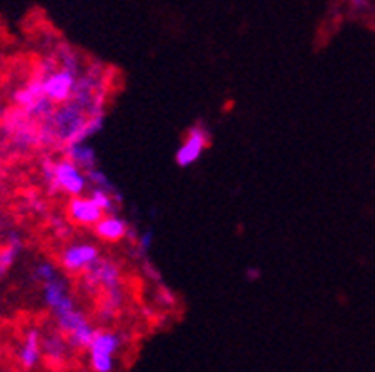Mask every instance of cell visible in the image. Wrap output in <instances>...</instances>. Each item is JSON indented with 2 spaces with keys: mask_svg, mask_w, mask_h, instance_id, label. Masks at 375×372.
<instances>
[{
  "mask_svg": "<svg viewBox=\"0 0 375 372\" xmlns=\"http://www.w3.org/2000/svg\"><path fill=\"white\" fill-rule=\"evenodd\" d=\"M50 311L56 317L57 327L63 333V336L67 339L69 346H73L74 350L88 348L96 329L88 323L82 311L74 308V300L71 299V294L67 299H63L56 308H51Z\"/></svg>",
  "mask_w": 375,
  "mask_h": 372,
  "instance_id": "obj_1",
  "label": "cell"
},
{
  "mask_svg": "<svg viewBox=\"0 0 375 372\" xmlns=\"http://www.w3.org/2000/svg\"><path fill=\"white\" fill-rule=\"evenodd\" d=\"M42 175H44L46 182L51 186V190L63 192L69 196L84 194V190L90 185L88 173L69 158L59 160V162L46 160L42 164Z\"/></svg>",
  "mask_w": 375,
  "mask_h": 372,
  "instance_id": "obj_2",
  "label": "cell"
},
{
  "mask_svg": "<svg viewBox=\"0 0 375 372\" xmlns=\"http://www.w3.org/2000/svg\"><path fill=\"white\" fill-rule=\"evenodd\" d=\"M122 348V340L113 331H96L88 344V359L94 372H111L116 365V356Z\"/></svg>",
  "mask_w": 375,
  "mask_h": 372,
  "instance_id": "obj_3",
  "label": "cell"
},
{
  "mask_svg": "<svg viewBox=\"0 0 375 372\" xmlns=\"http://www.w3.org/2000/svg\"><path fill=\"white\" fill-rule=\"evenodd\" d=\"M14 103L23 114H27L31 120H46L50 118L54 113V105L42 91V82L40 76L33 78L31 82L19 88L14 93Z\"/></svg>",
  "mask_w": 375,
  "mask_h": 372,
  "instance_id": "obj_4",
  "label": "cell"
},
{
  "mask_svg": "<svg viewBox=\"0 0 375 372\" xmlns=\"http://www.w3.org/2000/svg\"><path fill=\"white\" fill-rule=\"evenodd\" d=\"M42 91L51 103H67L76 90V73L74 68H51L40 74Z\"/></svg>",
  "mask_w": 375,
  "mask_h": 372,
  "instance_id": "obj_5",
  "label": "cell"
},
{
  "mask_svg": "<svg viewBox=\"0 0 375 372\" xmlns=\"http://www.w3.org/2000/svg\"><path fill=\"white\" fill-rule=\"evenodd\" d=\"M99 260V249L91 243H73L59 254V266L69 274H82Z\"/></svg>",
  "mask_w": 375,
  "mask_h": 372,
  "instance_id": "obj_6",
  "label": "cell"
},
{
  "mask_svg": "<svg viewBox=\"0 0 375 372\" xmlns=\"http://www.w3.org/2000/svg\"><path fill=\"white\" fill-rule=\"evenodd\" d=\"M208 131L202 125H194L191 128L185 137V141L181 143V147L177 148L176 153V164L179 167H189V165L196 164L200 156L204 154L206 147H208Z\"/></svg>",
  "mask_w": 375,
  "mask_h": 372,
  "instance_id": "obj_7",
  "label": "cell"
},
{
  "mask_svg": "<svg viewBox=\"0 0 375 372\" xmlns=\"http://www.w3.org/2000/svg\"><path fill=\"white\" fill-rule=\"evenodd\" d=\"M17 363L23 371H33L39 367L40 359L44 356L42 351V334L39 329H27L23 333L19 346H17Z\"/></svg>",
  "mask_w": 375,
  "mask_h": 372,
  "instance_id": "obj_8",
  "label": "cell"
},
{
  "mask_svg": "<svg viewBox=\"0 0 375 372\" xmlns=\"http://www.w3.org/2000/svg\"><path fill=\"white\" fill-rule=\"evenodd\" d=\"M103 209L90 196H71L67 203V217L79 226H94L103 217Z\"/></svg>",
  "mask_w": 375,
  "mask_h": 372,
  "instance_id": "obj_9",
  "label": "cell"
},
{
  "mask_svg": "<svg viewBox=\"0 0 375 372\" xmlns=\"http://www.w3.org/2000/svg\"><path fill=\"white\" fill-rule=\"evenodd\" d=\"M86 279L91 285H101L109 293H119L120 291V272L119 268L109 262V260H97L86 270Z\"/></svg>",
  "mask_w": 375,
  "mask_h": 372,
  "instance_id": "obj_10",
  "label": "cell"
},
{
  "mask_svg": "<svg viewBox=\"0 0 375 372\" xmlns=\"http://www.w3.org/2000/svg\"><path fill=\"white\" fill-rule=\"evenodd\" d=\"M91 228H94V234H96L101 242H107V243L120 242V239H124L126 234H128V224H126V220L120 219V217H116V215L113 213L103 215L101 219L97 220Z\"/></svg>",
  "mask_w": 375,
  "mask_h": 372,
  "instance_id": "obj_11",
  "label": "cell"
},
{
  "mask_svg": "<svg viewBox=\"0 0 375 372\" xmlns=\"http://www.w3.org/2000/svg\"><path fill=\"white\" fill-rule=\"evenodd\" d=\"M67 158L73 160L74 164L80 165L84 171L94 170L97 165L96 150L91 147H88L84 141L67 143Z\"/></svg>",
  "mask_w": 375,
  "mask_h": 372,
  "instance_id": "obj_12",
  "label": "cell"
},
{
  "mask_svg": "<svg viewBox=\"0 0 375 372\" xmlns=\"http://www.w3.org/2000/svg\"><path fill=\"white\" fill-rule=\"evenodd\" d=\"M23 242L17 234H10V239L4 247H0V279L11 270V266L16 264L17 257L21 253Z\"/></svg>",
  "mask_w": 375,
  "mask_h": 372,
  "instance_id": "obj_13",
  "label": "cell"
},
{
  "mask_svg": "<svg viewBox=\"0 0 375 372\" xmlns=\"http://www.w3.org/2000/svg\"><path fill=\"white\" fill-rule=\"evenodd\" d=\"M65 348L67 342L61 339V334H48L46 339H42V351L51 361H59L65 353Z\"/></svg>",
  "mask_w": 375,
  "mask_h": 372,
  "instance_id": "obj_14",
  "label": "cell"
},
{
  "mask_svg": "<svg viewBox=\"0 0 375 372\" xmlns=\"http://www.w3.org/2000/svg\"><path fill=\"white\" fill-rule=\"evenodd\" d=\"M103 128V116L101 114H96V116H91L90 120H84V124L80 125L79 131L74 133L73 139L69 143H79V141H86V139H90L97 133V131Z\"/></svg>",
  "mask_w": 375,
  "mask_h": 372,
  "instance_id": "obj_15",
  "label": "cell"
},
{
  "mask_svg": "<svg viewBox=\"0 0 375 372\" xmlns=\"http://www.w3.org/2000/svg\"><path fill=\"white\" fill-rule=\"evenodd\" d=\"M90 197L103 209V213L105 215L114 213V200L111 190H107V188H99V186H94L90 192Z\"/></svg>",
  "mask_w": 375,
  "mask_h": 372,
  "instance_id": "obj_16",
  "label": "cell"
},
{
  "mask_svg": "<svg viewBox=\"0 0 375 372\" xmlns=\"http://www.w3.org/2000/svg\"><path fill=\"white\" fill-rule=\"evenodd\" d=\"M57 276H59V272H57L56 264H51V262H48V260H42V262H39V264L34 266L33 277L39 283L50 281V279H54V277H57Z\"/></svg>",
  "mask_w": 375,
  "mask_h": 372,
  "instance_id": "obj_17",
  "label": "cell"
},
{
  "mask_svg": "<svg viewBox=\"0 0 375 372\" xmlns=\"http://www.w3.org/2000/svg\"><path fill=\"white\" fill-rule=\"evenodd\" d=\"M153 237H154V234L151 230L145 232V234L139 237V242H137V247H139V251H141L143 254L149 253V249H151V245H153Z\"/></svg>",
  "mask_w": 375,
  "mask_h": 372,
  "instance_id": "obj_18",
  "label": "cell"
},
{
  "mask_svg": "<svg viewBox=\"0 0 375 372\" xmlns=\"http://www.w3.org/2000/svg\"><path fill=\"white\" fill-rule=\"evenodd\" d=\"M351 2H353L354 6H362L366 2V0H351Z\"/></svg>",
  "mask_w": 375,
  "mask_h": 372,
  "instance_id": "obj_19",
  "label": "cell"
}]
</instances>
